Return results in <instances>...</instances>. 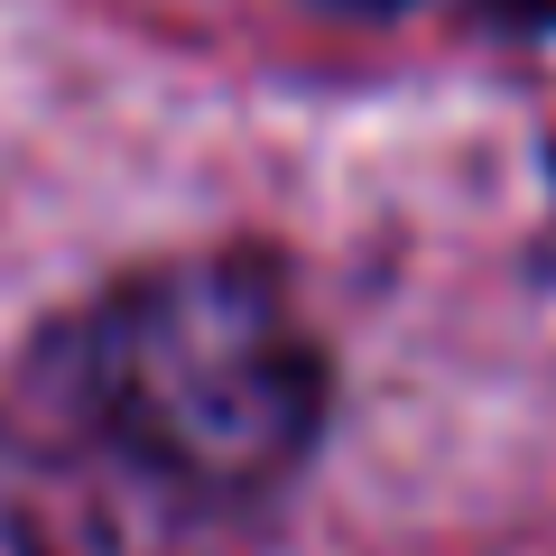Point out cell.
Wrapping results in <instances>:
<instances>
[{
    "instance_id": "obj_1",
    "label": "cell",
    "mask_w": 556,
    "mask_h": 556,
    "mask_svg": "<svg viewBox=\"0 0 556 556\" xmlns=\"http://www.w3.org/2000/svg\"><path fill=\"white\" fill-rule=\"evenodd\" d=\"M65 390L177 492H260L325 427V353L278 269L232 251L121 278L65 343Z\"/></svg>"
},
{
    "instance_id": "obj_2",
    "label": "cell",
    "mask_w": 556,
    "mask_h": 556,
    "mask_svg": "<svg viewBox=\"0 0 556 556\" xmlns=\"http://www.w3.org/2000/svg\"><path fill=\"white\" fill-rule=\"evenodd\" d=\"M492 20H510V28H556V0H482Z\"/></svg>"
},
{
    "instance_id": "obj_3",
    "label": "cell",
    "mask_w": 556,
    "mask_h": 556,
    "mask_svg": "<svg viewBox=\"0 0 556 556\" xmlns=\"http://www.w3.org/2000/svg\"><path fill=\"white\" fill-rule=\"evenodd\" d=\"M362 10H390V0H362Z\"/></svg>"
}]
</instances>
